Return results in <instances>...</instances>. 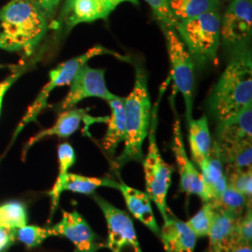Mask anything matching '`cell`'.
I'll list each match as a JSON object with an SVG mask.
<instances>
[{
    "mask_svg": "<svg viewBox=\"0 0 252 252\" xmlns=\"http://www.w3.org/2000/svg\"><path fill=\"white\" fill-rule=\"evenodd\" d=\"M0 49L30 56L48 30V18L29 0H10L0 9Z\"/></svg>",
    "mask_w": 252,
    "mask_h": 252,
    "instance_id": "1",
    "label": "cell"
},
{
    "mask_svg": "<svg viewBox=\"0 0 252 252\" xmlns=\"http://www.w3.org/2000/svg\"><path fill=\"white\" fill-rule=\"evenodd\" d=\"M210 112L222 122L252 105V61L249 52L232 58L208 101Z\"/></svg>",
    "mask_w": 252,
    "mask_h": 252,
    "instance_id": "2",
    "label": "cell"
},
{
    "mask_svg": "<svg viewBox=\"0 0 252 252\" xmlns=\"http://www.w3.org/2000/svg\"><path fill=\"white\" fill-rule=\"evenodd\" d=\"M125 148L116 160L118 168L130 162H142L144 159L143 143L148 137L151 125L152 103L146 73L140 66L135 68L134 87L125 98Z\"/></svg>",
    "mask_w": 252,
    "mask_h": 252,
    "instance_id": "3",
    "label": "cell"
},
{
    "mask_svg": "<svg viewBox=\"0 0 252 252\" xmlns=\"http://www.w3.org/2000/svg\"><path fill=\"white\" fill-rule=\"evenodd\" d=\"M219 10L207 11L178 23L176 31L193 60L207 63L216 57L220 40Z\"/></svg>",
    "mask_w": 252,
    "mask_h": 252,
    "instance_id": "4",
    "label": "cell"
},
{
    "mask_svg": "<svg viewBox=\"0 0 252 252\" xmlns=\"http://www.w3.org/2000/svg\"><path fill=\"white\" fill-rule=\"evenodd\" d=\"M158 104L156 103L152 111L151 125L149 129L148 152L142 161L144 170L146 192L159 209L164 220L169 216L167 206L168 190L171 186L173 167L162 159L156 141V128L158 123Z\"/></svg>",
    "mask_w": 252,
    "mask_h": 252,
    "instance_id": "5",
    "label": "cell"
},
{
    "mask_svg": "<svg viewBox=\"0 0 252 252\" xmlns=\"http://www.w3.org/2000/svg\"><path fill=\"white\" fill-rule=\"evenodd\" d=\"M105 54L112 55L122 61H129V58L127 56L121 55L118 54L117 52L111 51L104 46L95 45L92 47L86 53L81 54L80 56L74 57L72 59H69L63 63H60L59 65H57L55 68L50 71V80L39 93L35 102L28 108L26 116L22 120V122L20 123V125L16 129L14 137L18 135L19 133L23 130V128L27 126L28 123L36 121L37 115L47 107L49 95L55 88L65 86V85L69 86L73 78L80 70L81 66L88 63V61L92 58L98 55H105Z\"/></svg>",
    "mask_w": 252,
    "mask_h": 252,
    "instance_id": "6",
    "label": "cell"
},
{
    "mask_svg": "<svg viewBox=\"0 0 252 252\" xmlns=\"http://www.w3.org/2000/svg\"><path fill=\"white\" fill-rule=\"evenodd\" d=\"M167 53L171 66V78L174 86L182 94L185 101L186 116L192 118V104L194 94V64L193 59L180 39L175 28H162Z\"/></svg>",
    "mask_w": 252,
    "mask_h": 252,
    "instance_id": "7",
    "label": "cell"
},
{
    "mask_svg": "<svg viewBox=\"0 0 252 252\" xmlns=\"http://www.w3.org/2000/svg\"><path fill=\"white\" fill-rule=\"evenodd\" d=\"M108 227L106 248L111 252H142L133 220L124 210L106 199L94 196Z\"/></svg>",
    "mask_w": 252,
    "mask_h": 252,
    "instance_id": "8",
    "label": "cell"
},
{
    "mask_svg": "<svg viewBox=\"0 0 252 252\" xmlns=\"http://www.w3.org/2000/svg\"><path fill=\"white\" fill-rule=\"evenodd\" d=\"M116 96L107 87L105 70L93 68L86 63L73 78L69 91L59 108L62 111L73 108L81 100L88 97H97L108 102Z\"/></svg>",
    "mask_w": 252,
    "mask_h": 252,
    "instance_id": "9",
    "label": "cell"
},
{
    "mask_svg": "<svg viewBox=\"0 0 252 252\" xmlns=\"http://www.w3.org/2000/svg\"><path fill=\"white\" fill-rule=\"evenodd\" d=\"M52 228L56 236L65 237L73 244L75 252H97L106 247L77 210L63 211L61 220Z\"/></svg>",
    "mask_w": 252,
    "mask_h": 252,
    "instance_id": "10",
    "label": "cell"
},
{
    "mask_svg": "<svg viewBox=\"0 0 252 252\" xmlns=\"http://www.w3.org/2000/svg\"><path fill=\"white\" fill-rule=\"evenodd\" d=\"M252 34V0H233L221 19L220 36L228 45H242Z\"/></svg>",
    "mask_w": 252,
    "mask_h": 252,
    "instance_id": "11",
    "label": "cell"
},
{
    "mask_svg": "<svg viewBox=\"0 0 252 252\" xmlns=\"http://www.w3.org/2000/svg\"><path fill=\"white\" fill-rule=\"evenodd\" d=\"M172 151L175 154L178 171L180 174V189L189 195H197L205 202V185L202 175L188 157L183 141L180 120L178 118L173 125Z\"/></svg>",
    "mask_w": 252,
    "mask_h": 252,
    "instance_id": "12",
    "label": "cell"
},
{
    "mask_svg": "<svg viewBox=\"0 0 252 252\" xmlns=\"http://www.w3.org/2000/svg\"><path fill=\"white\" fill-rule=\"evenodd\" d=\"M159 237L165 252H194L197 237L185 221L172 216L163 220Z\"/></svg>",
    "mask_w": 252,
    "mask_h": 252,
    "instance_id": "13",
    "label": "cell"
},
{
    "mask_svg": "<svg viewBox=\"0 0 252 252\" xmlns=\"http://www.w3.org/2000/svg\"><path fill=\"white\" fill-rule=\"evenodd\" d=\"M111 11L102 0H65L62 18L68 29L82 23L105 20Z\"/></svg>",
    "mask_w": 252,
    "mask_h": 252,
    "instance_id": "14",
    "label": "cell"
},
{
    "mask_svg": "<svg viewBox=\"0 0 252 252\" xmlns=\"http://www.w3.org/2000/svg\"><path fill=\"white\" fill-rule=\"evenodd\" d=\"M118 189L123 194L126 207L130 213L143 223L157 236L160 235V227L154 216L152 200L146 191L128 186L124 181L119 182Z\"/></svg>",
    "mask_w": 252,
    "mask_h": 252,
    "instance_id": "15",
    "label": "cell"
},
{
    "mask_svg": "<svg viewBox=\"0 0 252 252\" xmlns=\"http://www.w3.org/2000/svg\"><path fill=\"white\" fill-rule=\"evenodd\" d=\"M199 168L205 185V202L211 201L218 197L228 186L223 162L217 142L212 145L209 155L199 165Z\"/></svg>",
    "mask_w": 252,
    "mask_h": 252,
    "instance_id": "16",
    "label": "cell"
},
{
    "mask_svg": "<svg viewBox=\"0 0 252 252\" xmlns=\"http://www.w3.org/2000/svg\"><path fill=\"white\" fill-rule=\"evenodd\" d=\"M217 135L218 143L252 141V105L233 117L220 122Z\"/></svg>",
    "mask_w": 252,
    "mask_h": 252,
    "instance_id": "17",
    "label": "cell"
},
{
    "mask_svg": "<svg viewBox=\"0 0 252 252\" xmlns=\"http://www.w3.org/2000/svg\"><path fill=\"white\" fill-rule=\"evenodd\" d=\"M88 116L87 109L83 108H69L63 110L60 114L57 121L54 126L45 130L38 132L36 135L32 136L26 145L24 149V155L27 154V152L38 141L44 139L48 136L56 135L58 137L64 138L73 135L78 128L80 127L81 122Z\"/></svg>",
    "mask_w": 252,
    "mask_h": 252,
    "instance_id": "18",
    "label": "cell"
},
{
    "mask_svg": "<svg viewBox=\"0 0 252 252\" xmlns=\"http://www.w3.org/2000/svg\"><path fill=\"white\" fill-rule=\"evenodd\" d=\"M110 108V116L107 120V132L103 138V148L108 155L113 156L118 146L126 138V113L125 98L116 96L108 101Z\"/></svg>",
    "mask_w": 252,
    "mask_h": 252,
    "instance_id": "19",
    "label": "cell"
},
{
    "mask_svg": "<svg viewBox=\"0 0 252 252\" xmlns=\"http://www.w3.org/2000/svg\"><path fill=\"white\" fill-rule=\"evenodd\" d=\"M189 143L193 162L197 165L207 159L212 148V139L206 116L194 120L189 119Z\"/></svg>",
    "mask_w": 252,
    "mask_h": 252,
    "instance_id": "20",
    "label": "cell"
},
{
    "mask_svg": "<svg viewBox=\"0 0 252 252\" xmlns=\"http://www.w3.org/2000/svg\"><path fill=\"white\" fill-rule=\"evenodd\" d=\"M57 155H58V164H59L58 176L55 180L53 189H51L49 192V195L51 196V201H52L50 220H52V218L54 217V212L59 205V200L61 197V194L63 192V182L68 174V170L76 162V154L74 152V149L72 146L68 143L59 145Z\"/></svg>",
    "mask_w": 252,
    "mask_h": 252,
    "instance_id": "21",
    "label": "cell"
},
{
    "mask_svg": "<svg viewBox=\"0 0 252 252\" xmlns=\"http://www.w3.org/2000/svg\"><path fill=\"white\" fill-rule=\"evenodd\" d=\"M168 7L172 17L180 23L207 11L219 10L220 2L216 0H168Z\"/></svg>",
    "mask_w": 252,
    "mask_h": 252,
    "instance_id": "22",
    "label": "cell"
},
{
    "mask_svg": "<svg viewBox=\"0 0 252 252\" xmlns=\"http://www.w3.org/2000/svg\"><path fill=\"white\" fill-rule=\"evenodd\" d=\"M218 143V142H217ZM222 162L228 168L247 169L252 168V141H242L234 143H218Z\"/></svg>",
    "mask_w": 252,
    "mask_h": 252,
    "instance_id": "23",
    "label": "cell"
},
{
    "mask_svg": "<svg viewBox=\"0 0 252 252\" xmlns=\"http://www.w3.org/2000/svg\"><path fill=\"white\" fill-rule=\"evenodd\" d=\"M239 218L240 216L232 212L215 210L207 234L209 239L208 247L212 248L229 242Z\"/></svg>",
    "mask_w": 252,
    "mask_h": 252,
    "instance_id": "24",
    "label": "cell"
},
{
    "mask_svg": "<svg viewBox=\"0 0 252 252\" xmlns=\"http://www.w3.org/2000/svg\"><path fill=\"white\" fill-rule=\"evenodd\" d=\"M101 187L119 188V182L109 179L86 177L78 174L68 173L63 182V191L68 190L81 194H92Z\"/></svg>",
    "mask_w": 252,
    "mask_h": 252,
    "instance_id": "25",
    "label": "cell"
},
{
    "mask_svg": "<svg viewBox=\"0 0 252 252\" xmlns=\"http://www.w3.org/2000/svg\"><path fill=\"white\" fill-rule=\"evenodd\" d=\"M207 202L211 204L214 210L232 212L238 216L243 214L247 207L252 206V199L247 198L230 186H227L218 197Z\"/></svg>",
    "mask_w": 252,
    "mask_h": 252,
    "instance_id": "26",
    "label": "cell"
},
{
    "mask_svg": "<svg viewBox=\"0 0 252 252\" xmlns=\"http://www.w3.org/2000/svg\"><path fill=\"white\" fill-rule=\"evenodd\" d=\"M0 224L17 230L27 224V210L25 204L10 201L0 205Z\"/></svg>",
    "mask_w": 252,
    "mask_h": 252,
    "instance_id": "27",
    "label": "cell"
},
{
    "mask_svg": "<svg viewBox=\"0 0 252 252\" xmlns=\"http://www.w3.org/2000/svg\"><path fill=\"white\" fill-rule=\"evenodd\" d=\"M56 236L54 229L36 225H25L15 232L16 240L24 244L28 249L36 248L41 245L46 239Z\"/></svg>",
    "mask_w": 252,
    "mask_h": 252,
    "instance_id": "28",
    "label": "cell"
},
{
    "mask_svg": "<svg viewBox=\"0 0 252 252\" xmlns=\"http://www.w3.org/2000/svg\"><path fill=\"white\" fill-rule=\"evenodd\" d=\"M214 208L209 202H204V205L199 209L193 216L186 221L193 234L197 238L207 237L209 228L211 225L213 216H214Z\"/></svg>",
    "mask_w": 252,
    "mask_h": 252,
    "instance_id": "29",
    "label": "cell"
},
{
    "mask_svg": "<svg viewBox=\"0 0 252 252\" xmlns=\"http://www.w3.org/2000/svg\"><path fill=\"white\" fill-rule=\"evenodd\" d=\"M227 184L228 186L236 189L247 198L252 196V169H234L227 168Z\"/></svg>",
    "mask_w": 252,
    "mask_h": 252,
    "instance_id": "30",
    "label": "cell"
},
{
    "mask_svg": "<svg viewBox=\"0 0 252 252\" xmlns=\"http://www.w3.org/2000/svg\"><path fill=\"white\" fill-rule=\"evenodd\" d=\"M252 206L247 207L245 212L238 219L234 232L230 241L227 243L252 245Z\"/></svg>",
    "mask_w": 252,
    "mask_h": 252,
    "instance_id": "31",
    "label": "cell"
},
{
    "mask_svg": "<svg viewBox=\"0 0 252 252\" xmlns=\"http://www.w3.org/2000/svg\"><path fill=\"white\" fill-rule=\"evenodd\" d=\"M153 10L154 17L158 20L162 28H175L178 23L172 17L168 7V0H145Z\"/></svg>",
    "mask_w": 252,
    "mask_h": 252,
    "instance_id": "32",
    "label": "cell"
},
{
    "mask_svg": "<svg viewBox=\"0 0 252 252\" xmlns=\"http://www.w3.org/2000/svg\"><path fill=\"white\" fill-rule=\"evenodd\" d=\"M203 252H252V245H240V244L223 243L216 247H208Z\"/></svg>",
    "mask_w": 252,
    "mask_h": 252,
    "instance_id": "33",
    "label": "cell"
},
{
    "mask_svg": "<svg viewBox=\"0 0 252 252\" xmlns=\"http://www.w3.org/2000/svg\"><path fill=\"white\" fill-rule=\"evenodd\" d=\"M16 230H11L0 224V252H5L9 250L16 240Z\"/></svg>",
    "mask_w": 252,
    "mask_h": 252,
    "instance_id": "34",
    "label": "cell"
},
{
    "mask_svg": "<svg viewBox=\"0 0 252 252\" xmlns=\"http://www.w3.org/2000/svg\"><path fill=\"white\" fill-rule=\"evenodd\" d=\"M33 4H35L38 9H40L46 17L54 16L55 11L58 9L61 0H29Z\"/></svg>",
    "mask_w": 252,
    "mask_h": 252,
    "instance_id": "35",
    "label": "cell"
},
{
    "mask_svg": "<svg viewBox=\"0 0 252 252\" xmlns=\"http://www.w3.org/2000/svg\"><path fill=\"white\" fill-rule=\"evenodd\" d=\"M23 71H24L23 69H20L18 71L11 74L8 78H6V80L0 82V113H1V108H2V103H3L5 94L8 92L10 86L17 81V79L21 76Z\"/></svg>",
    "mask_w": 252,
    "mask_h": 252,
    "instance_id": "36",
    "label": "cell"
},
{
    "mask_svg": "<svg viewBox=\"0 0 252 252\" xmlns=\"http://www.w3.org/2000/svg\"><path fill=\"white\" fill-rule=\"evenodd\" d=\"M102 1L106 4V6L111 12L115 10L118 6L124 2H130L134 5H138V0H102Z\"/></svg>",
    "mask_w": 252,
    "mask_h": 252,
    "instance_id": "37",
    "label": "cell"
},
{
    "mask_svg": "<svg viewBox=\"0 0 252 252\" xmlns=\"http://www.w3.org/2000/svg\"><path fill=\"white\" fill-rule=\"evenodd\" d=\"M216 1H219V2H221V1H226V0H216Z\"/></svg>",
    "mask_w": 252,
    "mask_h": 252,
    "instance_id": "38",
    "label": "cell"
},
{
    "mask_svg": "<svg viewBox=\"0 0 252 252\" xmlns=\"http://www.w3.org/2000/svg\"><path fill=\"white\" fill-rule=\"evenodd\" d=\"M0 162H1V158H0Z\"/></svg>",
    "mask_w": 252,
    "mask_h": 252,
    "instance_id": "39",
    "label": "cell"
},
{
    "mask_svg": "<svg viewBox=\"0 0 252 252\" xmlns=\"http://www.w3.org/2000/svg\"><path fill=\"white\" fill-rule=\"evenodd\" d=\"M0 66H1V65H0Z\"/></svg>",
    "mask_w": 252,
    "mask_h": 252,
    "instance_id": "40",
    "label": "cell"
}]
</instances>
